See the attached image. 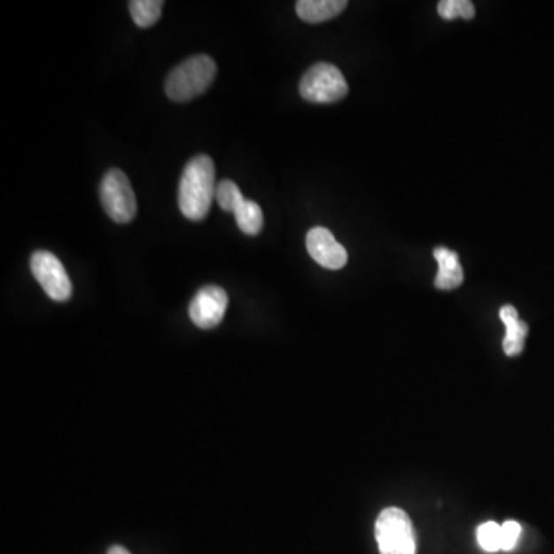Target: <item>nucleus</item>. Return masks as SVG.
Returning a JSON list of instances; mask_svg holds the SVG:
<instances>
[{
    "label": "nucleus",
    "mask_w": 554,
    "mask_h": 554,
    "mask_svg": "<svg viewBox=\"0 0 554 554\" xmlns=\"http://www.w3.org/2000/svg\"><path fill=\"white\" fill-rule=\"evenodd\" d=\"M434 259L438 261L439 273L434 280V285L439 290H455L464 282V269H462L459 256L455 251L445 246H438L434 250Z\"/></svg>",
    "instance_id": "nucleus-10"
},
{
    "label": "nucleus",
    "mask_w": 554,
    "mask_h": 554,
    "mask_svg": "<svg viewBox=\"0 0 554 554\" xmlns=\"http://www.w3.org/2000/svg\"><path fill=\"white\" fill-rule=\"evenodd\" d=\"M129 12L135 24L140 28H150L158 24L162 14V0H131L129 2Z\"/></svg>",
    "instance_id": "nucleus-13"
},
{
    "label": "nucleus",
    "mask_w": 554,
    "mask_h": 554,
    "mask_svg": "<svg viewBox=\"0 0 554 554\" xmlns=\"http://www.w3.org/2000/svg\"><path fill=\"white\" fill-rule=\"evenodd\" d=\"M227 308L228 294L225 290L217 285H207L196 293L188 315L196 327L210 330L221 324Z\"/></svg>",
    "instance_id": "nucleus-7"
},
{
    "label": "nucleus",
    "mask_w": 554,
    "mask_h": 554,
    "mask_svg": "<svg viewBox=\"0 0 554 554\" xmlns=\"http://www.w3.org/2000/svg\"><path fill=\"white\" fill-rule=\"evenodd\" d=\"M478 542L487 553L501 550V526L496 522H485L478 528Z\"/></svg>",
    "instance_id": "nucleus-16"
},
{
    "label": "nucleus",
    "mask_w": 554,
    "mask_h": 554,
    "mask_svg": "<svg viewBox=\"0 0 554 554\" xmlns=\"http://www.w3.org/2000/svg\"><path fill=\"white\" fill-rule=\"evenodd\" d=\"M216 167L210 156L199 154L188 162L179 183V208L190 221H204L216 199Z\"/></svg>",
    "instance_id": "nucleus-1"
},
{
    "label": "nucleus",
    "mask_w": 554,
    "mask_h": 554,
    "mask_svg": "<svg viewBox=\"0 0 554 554\" xmlns=\"http://www.w3.org/2000/svg\"><path fill=\"white\" fill-rule=\"evenodd\" d=\"M520 533H522V528H520L519 524H518V522H514V520H507L505 524H502L501 550H503V551H510V550H513L514 547L518 545Z\"/></svg>",
    "instance_id": "nucleus-17"
},
{
    "label": "nucleus",
    "mask_w": 554,
    "mask_h": 554,
    "mask_svg": "<svg viewBox=\"0 0 554 554\" xmlns=\"http://www.w3.org/2000/svg\"><path fill=\"white\" fill-rule=\"evenodd\" d=\"M240 231L248 236H256L262 231L263 213L254 200H244L233 213Z\"/></svg>",
    "instance_id": "nucleus-12"
},
{
    "label": "nucleus",
    "mask_w": 554,
    "mask_h": 554,
    "mask_svg": "<svg viewBox=\"0 0 554 554\" xmlns=\"http://www.w3.org/2000/svg\"><path fill=\"white\" fill-rule=\"evenodd\" d=\"M216 200L223 211L234 213L246 198L233 181H222L217 183Z\"/></svg>",
    "instance_id": "nucleus-14"
},
{
    "label": "nucleus",
    "mask_w": 554,
    "mask_h": 554,
    "mask_svg": "<svg viewBox=\"0 0 554 554\" xmlns=\"http://www.w3.org/2000/svg\"><path fill=\"white\" fill-rule=\"evenodd\" d=\"M31 273L35 280L41 284L43 292L47 293L48 298L56 302H65L71 298L73 285H71L68 273L65 267L50 251H35L29 261Z\"/></svg>",
    "instance_id": "nucleus-6"
},
{
    "label": "nucleus",
    "mask_w": 554,
    "mask_h": 554,
    "mask_svg": "<svg viewBox=\"0 0 554 554\" xmlns=\"http://www.w3.org/2000/svg\"><path fill=\"white\" fill-rule=\"evenodd\" d=\"M216 73V62L210 56L196 54L169 73L165 81V93L175 102H188L208 90Z\"/></svg>",
    "instance_id": "nucleus-2"
},
{
    "label": "nucleus",
    "mask_w": 554,
    "mask_h": 554,
    "mask_svg": "<svg viewBox=\"0 0 554 554\" xmlns=\"http://www.w3.org/2000/svg\"><path fill=\"white\" fill-rule=\"evenodd\" d=\"M499 317L507 328L505 338H503V351L510 357L518 356L524 350L527 334H528V325L526 322L519 321L518 309L513 305H505L499 311Z\"/></svg>",
    "instance_id": "nucleus-9"
},
{
    "label": "nucleus",
    "mask_w": 554,
    "mask_h": 554,
    "mask_svg": "<svg viewBox=\"0 0 554 554\" xmlns=\"http://www.w3.org/2000/svg\"><path fill=\"white\" fill-rule=\"evenodd\" d=\"M380 554H416V533L409 514L401 508H386L374 527Z\"/></svg>",
    "instance_id": "nucleus-3"
},
{
    "label": "nucleus",
    "mask_w": 554,
    "mask_h": 554,
    "mask_svg": "<svg viewBox=\"0 0 554 554\" xmlns=\"http://www.w3.org/2000/svg\"><path fill=\"white\" fill-rule=\"evenodd\" d=\"M307 250L321 267L328 269H344L348 261V253L334 239L327 228L316 227L307 234Z\"/></svg>",
    "instance_id": "nucleus-8"
},
{
    "label": "nucleus",
    "mask_w": 554,
    "mask_h": 554,
    "mask_svg": "<svg viewBox=\"0 0 554 554\" xmlns=\"http://www.w3.org/2000/svg\"><path fill=\"white\" fill-rule=\"evenodd\" d=\"M347 5L345 0H300L296 4V12L304 22L321 24L339 16Z\"/></svg>",
    "instance_id": "nucleus-11"
},
{
    "label": "nucleus",
    "mask_w": 554,
    "mask_h": 554,
    "mask_svg": "<svg viewBox=\"0 0 554 554\" xmlns=\"http://www.w3.org/2000/svg\"><path fill=\"white\" fill-rule=\"evenodd\" d=\"M299 91L305 100L313 104H332L344 99L348 93V83L338 66L322 62L305 73Z\"/></svg>",
    "instance_id": "nucleus-4"
},
{
    "label": "nucleus",
    "mask_w": 554,
    "mask_h": 554,
    "mask_svg": "<svg viewBox=\"0 0 554 554\" xmlns=\"http://www.w3.org/2000/svg\"><path fill=\"white\" fill-rule=\"evenodd\" d=\"M438 12L443 20H455L456 18L470 20L476 14V8L470 0H442L439 2Z\"/></svg>",
    "instance_id": "nucleus-15"
},
{
    "label": "nucleus",
    "mask_w": 554,
    "mask_h": 554,
    "mask_svg": "<svg viewBox=\"0 0 554 554\" xmlns=\"http://www.w3.org/2000/svg\"><path fill=\"white\" fill-rule=\"evenodd\" d=\"M106 554H131V553H129V550L123 549V547H121V545H114V547H111V549L108 550V553Z\"/></svg>",
    "instance_id": "nucleus-18"
},
{
    "label": "nucleus",
    "mask_w": 554,
    "mask_h": 554,
    "mask_svg": "<svg viewBox=\"0 0 554 554\" xmlns=\"http://www.w3.org/2000/svg\"><path fill=\"white\" fill-rule=\"evenodd\" d=\"M100 202L106 215L117 223H129L137 213V200L127 175L113 168L100 183Z\"/></svg>",
    "instance_id": "nucleus-5"
}]
</instances>
